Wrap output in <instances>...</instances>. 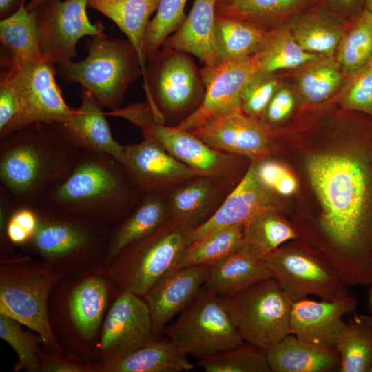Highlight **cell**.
<instances>
[{
  "mask_svg": "<svg viewBox=\"0 0 372 372\" xmlns=\"http://www.w3.org/2000/svg\"><path fill=\"white\" fill-rule=\"evenodd\" d=\"M222 181L198 176L175 187L167 196L170 217L193 229L204 223L220 205Z\"/></svg>",
  "mask_w": 372,
  "mask_h": 372,
  "instance_id": "28",
  "label": "cell"
},
{
  "mask_svg": "<svg viewBox=\"0 0 372 372\" xmlns=\"http://www.w3.org/2000/svg\"><path fill=\"white\" fill-rule=\"evenodd\" d=\"M87 0H50L42 2L34 13L41 49L56 67L76 56V45L85 36L104 34L100 21L90 22Z\"/></svg>",
  "mask_w": 372,
  "mask_h": 372,
  "instance_id": "15",
  "label": "cell"
},
{
  "mask_svg": "<svg viewBox=\"0 0 372 372\" xmlns=\"http://www.w3.org/2000/svg\"><path fill=\"white\" fill-rule=\"evenodd\" d=\"M26 4L24 0L17 11L0 21L1 51L21 59L39 60L45 56L34 12L28 10Z\"/></svg>",
  "mask_w": 372,
  "mask_h": 372,
  "instance_id": "35",
  "label": "cell"
},
{
  "mask_svg": "<svg viewBox=\"0 0 372 372\" xmlns=\"http://www.w3.org/2000/svg\"><path fill=\"white\" fill-rule=\"evenodd\" d=\"M187 0H161L155 15L149 21L145 34L146 57L158 51L170 34L183 23Z\"/></svg>",
  "mask_w": 372,
  "mask_h": 372,
  "instance_id": "43",
  "label": "cell"
},
{
  "mask_svg": "<svg viewBox=\"0 0 372 372\" xmlns=\"http://www.w3.org/2000/svg\"><path fill=\"white\" fill-rule=\"evenodd\" d=\"M340 68L331 57L320 56L306 64L298 78V89L303 98L310 103L329 98L342 81Z\"/></svg>",
  "mask_w": 372,
  "mask_h": 372,
  "instance_id": "40",
  "label": "cell"
},
{
  "mask_svg": "<svg viewBox=\"0 0 372 372\" xmlns=\"http://www.w3.org/2000/svg\"><path fill=\"white\" fill-rule=\"evenodd\" d=\"M94 367L95 372H180L194 365L167 336L160 335L117 360L94 363Z\"/></svg>",
  "mask_w": 372,
  "mask_h": 372,
  "instance_id": "26",
  "label": "cell"
},
{
  "mask_svg": "<svg viewBox=\"0 0 372 372\" xmlns=\"http://www.w3.org/2000/svg\"></svg>",
  "mask_w": 372,
  "mask_h": 372,
  "instance_id": "58",
  "label": "cell"
},
{
  "mask_svg": "<svg viewBox=\"0 0 372 372\" xmlns=\"http://www.w3.org/2000/svg\"><path fill=\"white\" fill-rule=\"evenodd\" d=\"M222 299L245 342L266 350L290 334L293 302L273 278Z\"/></svg>",
  "mask_w": 372,
  "mask_h": 372,
  "instance_id": "10",
  "label": "cell"
},
{
  "mask_svg": "<svg viewBox=\"0 0 372 372\" xmlns=\"http://www.w3.org/2000/svg\"><path fill=\"white\" fill-rule=\"evenodd\" d=\"M335 349L340 372H369L372 365V316L354 315L342 331Z\"/></svg>",
  "mask_w": 372,
  "mask_h": 372,
  "instance_id": "33",
  "label": "cell"
},
{
  "mask_svg": "<svg viewBox=\"0 0 372 372\" xmlns=\"http://www.w3.org/2000/svg\"><path fill=\"white\" fill-rule=\"evenodd\" d=\"M258 70V52L243 59L221 61L211 68H203L205 84L203 101L191 115L176 126L190 131L211 118L241 111L242 90Z\"/></svg>",
  "mask_w": 372,
  "mask_h": 372,
  "instance_id": "17",
  "label": "cell"
},
{
  "mask_svg": "<svg viewBox=\"0 0 372 372\" xmlns=\"http://www.w3.org/2000/svg\"><path fill=\"white\" fill-rule=\"evenodd\" d=\"M292 34L304 51L332 57L346 30L333 23L320 7H313L291 20Z\"/></svg>",
  "mask_w": 372,
  "mask_h": 372,
  "instance_id": "32",
  "label": "cell"
},
{
  "mask_svg": "<svg viewBox=\"0 0 372 372\" xmlns=\"http://www.w3.org/2000/svg\"><path fill=\"white\" fill-rule=\"evenodd\" d=\"M23 127V106L19 93L10 77L0 73V139Z\"/></svg>",
  "mask_w": 372,
  "mask_h": 372,
  "instance_id": "46",
  "label": "cell"
},
{
  "mask_svg": "<svg viewBox=\"0 0 372 372\" xmlns=\"http://www.w3.org/2000/svg\"><path fill=\"white\" fill-rule=\"evenodd\" d=\"M243 0H216V12L234 6Z\"/></svg>",
  "mask_w": 372,
  "mask_h": 372,
  "instance_id": "53",
  "label": "cell"
},
{
  "mask_svg": "<svg viewBox=\"0 0 372 372\" xmlns=\"http://www.w3.org/2000/svg\"><path fill=\"white\" fill-rule=\"evenodd\" d=\"M46 1L50 0H30L29 2L26 4L27 9L29 10H32L40 3Z\"/></svg>",
  "mask_w": 372,
  "mask_h": 372,
  "instance_id": "55",
  "label": "cell"
},
{
  "mask_svg": "<svg viewBox=\"0 0 372 372\" xmlns=\"http://www.w3.org/2000/svg\"><path fill=\"white\" fill-rule=\"evenodd\" d=\"M252 161L259 180L271 193L289 196L297 190L296 178L282 165L267 158Z\"/></svg>",
  "mask_w": 372,
  "mask_h": 372,
  "instance_id": "48",
  "label": "cell"
},
{
  "mask_svg": "<svg viewBox=\"0 0 372 372\" xmlns=\"http://www.w3.org/2000/svg\"><path fill=\"white\" fill-rule=\"evenodd\" d=\"M264 261L271 278L293 302L309 296L334 300L349 293L333 269L309 247L280 246Z\"/></svg>",
  "mask_w": 372,
  "mask_h": 372,
  "instance_id": "14",
  "label": "cell"
},
{
  "mask_svg": "<svg viewBox=\"0 0 372 372\" xmlns=\"http://www.w3.org/2000/svg\"><path fill=\"white\" fill-rule=\"evenodd\" d=\"M80 96V106L63 123L67 133L81 149L107 154L123 164L124 145L114 139L104 107L83 87H81Z\"/></svg>",
  "mask_w": 372,
  "mask_h": 372,
  "instance_id": "24",
  "label": "cell"
},
{
  "mask_svg": "<svg viewBox=\"0 0 372 372\" xmlns=\"http://www.w3.org/2000/svg\"><path fill=\"white\" fill-rule=\"evenodd\" d=\"M81 150L63 123L27 125L0 139V187L17 205H36L70 174Z\"/></svg>",
  "mask_w": 372,
  "mask_h": 372,
  "instance_id": "2",
  "label": "cell"
},
{
  "mask_svg": "<svg viewBox=\"0 0 372 372\" xmlns=\"http://www.w3.org/2000/svg\"><path fill=\"white\" fill-rule=\"evenodd\" d=\"M314 0H243L216 14L236 19L263 31L285 17L293 19L313 8Z\"/></svg>",
  "mask_w": 372,
  "mask_h": 372,
  "instance_id": "36",
  "label": "cell"
},
{
  "mask_svg": "<svg viewBox=\"0 0 372 372\" xmlns=\"http://www.w3.org/2000/svg\"><path fill=\"white\" fill-rule=\"evenodd\" d=\"M365 8L372 14V0H364Z\"/></svg>",
  "mask_w": 372,
  "mask_h": 372,
  "instance_id": "56",
  "label": "cell"
},
{
  "mask_svg": "<svg viewBox=\"0 0 372 372\" xmlns=\"http://www.w3.org/2000/svg\"><path fill=\"white\" fill-rule=\"evenodd\" d=\"M153 337L149 307L144 298L125 291L112 302L96 349V364L117 360Z\"/></svg>",
  "mask_w": 372,
  "mask_h": 372,
  "instance_id": "16",
  "label": "cell"
},
{
  "mask_svg": "<svg viewBox=\"0 0 372 372\" xmlns=\"http://www.w3.org/2000/svg\"><path fill=\"white\" fill-rule=\"evenodd\" d=\"M268 32L240 20L216 14L215 35L220 62L255 54L262 48Z\"/></svg>",
  "mask_w": 372,
  "mask_h": 372,
  "instance_id": "34",
  "label": "cell"
},
{
  "mask_svg": "<svg viewBox=\"0 0 372 372\" xmlns=\"http://www.w3.org/2000/svg\"><path fill=\"white\" fill-rule=\"evenodd\" d=\"M329 10L355 21L366 10L364 0H318Z\"/></svg>",
  "mask_w": 372,
  "mask_h": 372,
  "instance_id": "51",
  "label": "cell"
},
{
  "mask_svg": "<svg viewBox=\"0 0 372 372\" xmlns=\"http://www.w3.org/2000/svg\"><path fill=\"white\" fill-rule=\"evenodd\" d=\"M67 275L39 258L17 254L0 261V314L39 334L45 348L65 353L52 329L48 302L54 287Z\"/></svg>",
  "mask_w": 372,
  "mask_h": 372,
  "instance_id": "5",
  "label": "cell"
},
{
  "mask_svg": "<svg viewBox=\"0 0 372 372\" xmlns=\"http://www.w3.org/2000/svg\"><path fill=\"white\" fill-rule=\"evenodd\" d=\"M243 225L215 230L188 245L174 269L196 265H211L240 249L244 236Z\"/></svg>",
  "mask_w": 372,
  "mask_h": 372,
  "instance_id": "37",
  "label": "cell"
},
{
  "mask_svg": "<svg viewBox=\"0 0 372 372\" xmlns=\"http://www.w3.org/2000/svg\"><path fill=\"white\" fill-rule=\"evenodd\" d=\"M194 229L170 217L157 229L125 247L107 267L114 291L143 296L173 269Z\"/></svg>",
  "mask_w": 372,
  "mask_h": 372,
  "instance_id": "9",
  "label": "cell"
},
{
  "mask_svg": "<svg viewBox=\"0 0 372 372\" xmlns=\"http://www.w3.org/2000/svg\"><path fill=\"white\" fill-rule=\"evenodd\" d=\"M143 196L114 158L82 149L70 174L50 186L36 205L112 227Z\"/></svg>",
  "mask_w": 372,
  "mask_h": 372,
  "instance_id": "3",
  "label": "cell"
},
{
  "mask_svg": "<svg viewBox=\"0 0 372 372\" xmlns=\"http://www.w3.org/2000/svg\"><path fill=\"white\" fill-rule=\"evenodd\" d=\"M87 56L56 67L65 83H77L110 111L121 108L130 85L143 75L138 54L129 40L105 34L85 43Z\"/></svg>",
  "mask_w": 372,
  "mask_h": 372,
  "instance_id": "7",
  "label": "cell"
},
{
  "mask_svg": "<svg viewBox=\"0 0 372 372\" xmlns=\"http://www.w3.org/2000/svg\"><path fill=\"white\" fill-rule=\"evenodd\" d=\"M216 9V0H194L182 25L162 46L196 56L205 68L218 65L220 61L215 35Z\"/></svg>",
  "mask_w": 372,
  "mask_h": 372,
  "instance_id": "23",
  "label": "cell"
},
{
  "mask_svg": "<svg viewBox=\"0 0 372 372\" xmlns=\"http://www.w3.org/2000/svg\"><path fill=\"white\" fill-rule=\"evenodd\" d=\"M207 372H271L265 350L247 342L197 362Z\"/></svg>",
  "mask_w": 372,
  "mask_h": 372,
  "instance_id": "41",
  "label": "cell"
},
{
  "mask_svg": "<svg viewBox=\"0 0 372 372\" xmlns=\"http://www.w3.org/2000/svg\"><path fill=\"white\" fill-rule=\"evenodd\" d=\"M37 206L39 223L22 247L70 275L103 262L112 227L88 219Z\"/></svg>",
  "mask_w": 372,
  "mask_h": 372,
  "instance_id": "6",
  "label": "cell"
},
{
  "mask_svg": "<svg viewBox=\"0 0 372 372\" xmlns=\"http://www.w3.org/2000/svg\"><path fill=\"white\" fill-rule=\"evenodd\" d=\"M368 297H367V305L370 312V315L372 316V280L369 284Z\"/></svg>",
  "mask_w": 372,
  "mask_h": 372,
  "instance_id": "54",
  "label": "cell"
},
{
  "mask_svg": "<svg viewBox=\"0 0 372 372\" xmlns=\"http://www.w3.org/2000/svg\"><path fill=\"white\" fill-rule=\"evenodd\" d=\"M40 372H95L91 359L72 353L39 351Z\"/></svg>",
  "mask_w": 372,
  "mask_h": 372,
  "instance_id": "49",
  "label": "cell"
},
{
  "mask_svg": "<svg viewBox=\"0 0 372 372\" xmlns=\"http://www.w3.org/2000/svg\"><path fill=\"white\" fill-rule=\"evenodd\" d=\"M161 0H87L88 6L112 21L126 35L136 50L145 74L147 57L144 52L146 28Z\"/></svg>",
  "mask_w": 372,
  "mask_h": 372,
  "instance_id": "30",
  "label": "cell"
},
{
  "mask_svg": "<svg viewBox=\"0 0 372 372\" xmlns=\"http://www.w3.org/2000/svg\"><path fill=\"white\" fill-rule=\"evenodd\" d=\"M269 278L271 276L263 260L239 249L209 265L207 278L203 287L224 298Z\"/></svg>",
  "mask_w": 372,
  "mask_h": 372,
  "instance_id": "29",
  "label": "cell"
},
{
  "mask_svg": "<svg viewBox=\"0 0 372 372\" xmlns=\"http://www.w3.org/2000/svg\"><path fill=\"white\" fill-rule=\"evenodd\" d=\"M188 132L214 149L252 161L267 158L274 152L269 128L241 111L211 118Z\"/></svg>",
  "mask_w": 372,
  "mask_h": 372,
  "instance_id": "18",
  "label": "cell"
},
{
  "mask_svg": "<svg viewBox=\"0 0 372 372\" xmlns=\"http://www.w3.org/2000/svg\"><path fill=\"white\" fill-rule=\"evenodd\" d=\"M271 209L276 210L272 194L259 180L252 161L240 182L211 216L192 231L189 245L218 229L245 225L262 212Z\"/></svg>",
  "mask_w": 372,
  "mask_h": 372,
  "instance_id": "22",
  "label": "cell"
},
{
  "mask_svg": "<svg viewBox=\"0 0 372 372\" xmlns=\"http://www.w3.org/2000/svg\"><path fill=\"white\" fill-rule=\"evenodd\" d=\"M143 89L156 122L179 124L201 103L205 84L190 54L162 46L147 57Z\"/></svg>",
  "mask_w": 372,
  "mask_h": 372,
  "instance_id": "8",
  "label": "cell"
},
{
  "mask_svg": "<svg viewBox=\"0 0 372 372\" xmlns=\"http://www.w3.org/2000/svg\"><path fill=\"white\" fill-rule=\"evenodd\" d=\"M169 218L167 197L164 193L144 194L130 214L112 227L102 263L108 267L125 247L151 234Z\"/></svg>",
  "mask_w": 372,
  "mask_h": 372,
  "instance_id": "25",
  "label": "cell"
},
{
  "mask_svg": "<svg viewBox=\"0 0 372 372\" xmlns=\"http://www.w3.org/2000/svg\"><path fill=\"white\" fill-rule=\"evenodd\" d=\"M39 223L35 205H17L10 214L4 232L0 236L1 247L22 248L32 238Z\"/></svg>",
  "mask_w": 372,
  "mask_h": 372,
  "instance_id": "45",
  "label": "cell"
},
{
  "mask_svg": "<svg viewBox=\"0 0 372 372\" xmlns=\"http://www.w3.org/2000/svg\"><path fill=\"white\" fill-rule=\"evenodd\" d=\"M358 301L350 293L334 300L308 298L293 302L290 333L314 345L335 348L346 322V314L355 311Z\"/></svg>",
  "mask_w": 372,
  "mask_h": 372,
  "instance_id": "20",
  "label": "cell"
},
{
  "mask_svg": "<svg viewBox=\"0 0 372 372\" xmlns=\"http://www.w3.org/2000/svg\"><path fill=\"white\" fill-rule=\"evenodd\" d=\"M342 107L372 116V57L351 79L342 99Z\"/></svg>",
  "mask_w": 372,
  "mask_h": 372,
  "instance_id": "47",
  "label": "cell"
},
{
  "mask_svg": "<svg viewBox=\"0 0 372 372\" xmlns=\"http://www.w3.org/2000/svg\"><path fill=\"white\" fill-rule=\"evenodd\" d=\"M369 372H372V365H371V369H370Z\"/></svg>",
  "mask_w": 372,
  "mask_h": 372,
  "instance_id": "57",
  "label": "cell"
},
{
  "mask_svg": "<svg viewBox=\"0 0 372 372\" xmlns=\"http://www.w3.org/2000/svg\"><path fill=\"white\" fill-rule=\"evenodd\" d=\"M124 145L123 165L130 177L144 194L164 193L198 175L172 155L154 138Z\"/></svg>",
  "mask_w": 372,
  "mask_h": 372,
  "instance_id": "19",
  "label": "cell"
},
{
  "mask_svg": "<svg viewBox=\"0 0 372 372\" xmlns=\"http://www.w3.org/2000/svg\"><path fill=\"white\" fill-rule=\"evenodd\" d=\"M296 228L277 213L268 210L245 225L240 250L263 260L288 241L298 239Z\"/></svg>",
  "mask_w": 372,
  "mask_h": 372,
  "instance_id": "31",
  "label": "cell"
},
{
  "mask_svg": "<svg viewBox=\"0 0 372 372\" xmlns=\"http://www.w3.org/2000/svg\"><path fill=\"white\" fill-rule=\"evenodd\" d=\"M108 114L127 120L139 127L143 135L154 138L172 155L198 176L224 181L239 163L238 155L214 149L191 132L176 126L156 122L146 101Z\"/></svg>",
  "mask_w": 372,
  "mask_h": 372,
  "instance_id": "12",
  "label": "cell"
},
{
  "mask_svg": "<svg viewBox=\"0 0 372 372\" xmlns=\"http://www.w3.org/2000/svg\"><path fill=\"white\" fill-rule=\"evenodd\" d=\"M164 332L183 353L199 360L245 342L222 298L203 287Z\"/></svg>",
  "mask_w": 372,
  "mask_h": 372,
  "instance_id": "11",
  "label": "cell"
},
{
  "mask_svg": "<svg viewBox=\"0 0 372 372\" xmlns=\"http://www.w3.org/2000/svg\"><path fill=\"white\" fill-rule=\"evenodd\" d=\"M345 31L338 46L337 60L342 72L352 76L372 57V14L367 10Z\"/></svg>",
  "mask_w": 372,
  "mask_h": 372,
  "instance_id": "39",
  "label": "cell"
},
{
  "mask_svg": "<svg viewBox=\"0 0 372 372\" xmlns=\"http://www.w3.org/2000/svg\"><path fill=\"white\" fill-rule=\"evenodd\" d=\"M0 61L1 70L11 79L22 103V128L35 123H63L72 118L76 109L65 101L51 61L24 59L1 51Z\"/></svg>",
  "mask_w": 372,
  "mask_h": 372,
  "instance_id": "13",
  "label": "cell"
},
{
  "mask_svg": "<svg viewBox=\"0 0 372 372\" xmlns=\"http://www.w3.org/2000/svg\"><path fill=\"white\" fill-rule=\"evenodd\" d=\"M278 85L274 72L257 70L249 79L242 90V112L260 120Z\"/></svg>",
  "mask_w": 372,
  "mask_h": 372,
  "instance_id": "44",
  "label": "cell"
},
{
  "mask_svg": "<svg viewBox=\"0 0 372 372\" xmlns=\"http://www.w3.org/2000/svg\"><path fill=\"white\" fill-rule=\"evenodd\" d=\"M17 320L0 314V338L15 351L18 361L13 367L17 372H39V351L43 340L37 333L25 331Z\"/></svg>",
  "mask_w": 372,
  "mask_h": 372,
  "instance_id": "42",
  "label": "cell"
},
{
  "mask_svg": "<svg viewBox=\"0 0 372 372\" xmlns=\"http://www.w3.org/2000/svg\"><path fill=\"white\" fill-rule=\"evenodd\" d=\"M24 0H0V19H4L14 14Z\"/></svg>",
  "mask_w": 372,
  "mask_h": 372,
  "instance_id": "52",
  "label": "cell"
},
{
  "mask_svg": "<svg viewBox=\"0 0 372 372\" xmlns=\"http://www.w3.org/2000/svg\"><path fill=\"white\" fill-rule=\"evenodd\" d=\"M307 168L321 212L311 249L347 286L372 280V117L354 148L313 155Z\"/></svg>",
  "mask_w": 372,
  "mask_h": 372,
  "instance_id": "1",
  "label": "cell"
},
{
  "mask_svg": "<svg viewBox=\"0 0 372 372\" xmlns=\"http://www.w3.org/2000/svg\"><path fill=\"white\" fill-rule=\"evenodd\" d=\"M294 104L291 92L279 84L260 119V122L268 128L282 122L290 115Z\"/></svg>",
  "mask_w": 372,
  "mask_h": 372,
  "instance_id": "50",
  "label": "cell"
},
{
  "mask_svg": "<svg viewBox=\"0 0 372 372\" xmlns=\"http://www.w3.org/2000/svg\"><path fill=\"white\" fill-rule=\"evenodd\" d=\"M273 372L339 371L340 357L335 348L302 341L289 334L265 350Z\"/></svg>",
  "mask_w": 372,
  "mask_h": 372,
  "instance_id": "27",
  "label": "cell"
},
{
  "mask_svg": "<svg viewBox=\"0 0 372 372\" xmlns=\"http://www.w3.org/2000/svg\"><path fill=\"white\" fill-rule=\"evenodd\" d=\"M258 53L259 70L269 72L296 68L322 56L302 50L296 41L290 25L269 31Z\"/></svg>",
  "mask_w": 372,
  "mask_h": 372,
  "instance_id": "38",
  "label": "cell"
},
{
  "mask_svg": "<svg viewBox=\"0 0 372 372\" xmlns=\"http://www.w3.org/2000/svg\"><path fill=\"white\" fill-rule=\"evenodd\" d=\"M209 265L173 269L143 296L150 312L154 337L164 332L171 320L196 296L205 284Z\"/></svg>",
  "mask_w": 372,
  "mask_h": 372,
  "instance_id": "21",
  "label": "cell"
},
{
  "mask_svg": "<svg viewBox=\"0 0 372 372\" xmlns=\"http://www.w3.org/2000/svg\"><path fill=\"white\" fill-rule=\"evenodd\" d=\"M116 298L109 269L102 262L65 276L48 302L55 335L72 353L91 359L104 315Z\"/></svg>",
  "mask_w": 372,
  "mask_h": 372,
  "instance_id": "4",
  "label": "cell"
}]
</instances>
